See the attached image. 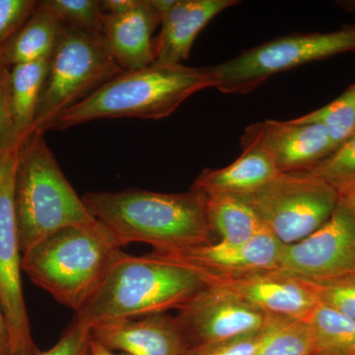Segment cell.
<instances>
[{
	"mask_svg": "<svg viewBox=\"0 0 355 355\" xmlns=\"http://www.w3.org/2000/svg\"><path fill=\"white\" fill-rule=\"evenodd\" d=\"M14 202L22 254L62 229L96 220L40 132L30 133L18 148Z\"/></svg>",
	"mask_w": 355,
	"mask_h": 355,
	"instance_id": "cell-5",
	"label": "cell"
},
{
	"mask_svg": "<svg viewBox=\"0 0 355 355\" xmlns=\"http://www.w3.org/2000/svg\"><path fill=\"white\" fill-rule=\"evenodd\" d=\"M207 214L212 235L229 244L251 241L266 229L254 210L237 196L207 197Z\"/></svg>",
	"mask_w": 355,
	"mask_h": 355,
	"instance_id": "cell-21",
	"label": "cell"
},
{
	"mask_svg": "<svg viewBox=\"0 0 355 355\" xmlns=\"http://www.w3.org/2000/svg\"><path fill=\"white\" fill-rule=\"evenodd\" d=\"M18 148L0 158V306L10 335L11 355L39 352L31 334L23 295L22 257L14 202Z\"/></svg>",
	"mask_w": 355,
	"mask_h": 355,
	"instance_id": "cell-9",
	"label": "cell"
},
{
	"mask_svg": "<svg viewBox=\"0 0 355 355\" xmlns=\"http://www.w3.org/2000/svg\"><path fill=\"white\" fill-rule=\"evenodd\" d=\"M140 0H102L103 13L110 15H120L130 12L139 6Z\"/></svg>",
	"mask_w": 355,
	"mask_h": 355,
	"instance_id": "cell-32",
	"label": "cell"
},
{
	"mask_svg": "<svg viewBox=\"0 0 355 355\" xmlns=\"http://www.w3.org/2000/svg\"><path fill=\"white\" fill-rule=\"evenodd\" d=\"M205 284L197 273L149 254L123 253L76 319L88 327L112 320L161 314L183 307Z\"/></svg>",
	"mask_w": 355,
	"mask_h": 355,
	"instance_id": "cell-3",
	"label": "cell"
},
{
	"mask_svg": "<svg viewBox=\"0 0 355 355\" xmlns=\"http://www.w3.org/2000/svg\"><path fill=\"white\" fill-rule=\"evenodd\" d=\"M0 355H11L10 335L6 316L0 306Z\"/></svg>",
	"mask_w": 355,
	"mask_h": 355,
	"instance_id": "cell-33",
	"label": "cell"
},
{
	"mask_svg": "<svg viewBox=\"0 0 355 355\" xmlns=\"http://www.w3.org/2000/svg\"><path fill=\"white\" fill-rule=\"evenodd\" d=\"M92 336V335H91ZM91 352L92 355H127V354H119L113 350L107 349L106 347L97 342L94 338H91Z\"/></svg>",
	"mask_w": 355,
	"mask_h": 355,
	"instance_id": "cell-34",
	"label": "cell"
},
{
	"mask_svg": "<svg viewBox=\"0 0 355 355\" xmlns=\"http://www.w3.org/2000/svg\"><path fill=\"white\" fill-rule=\"evenodd\" d=\"M282 248V243L265 229L251 241L243 244L211 242L148 254L190 268L198 275H231L275 268Z\"/></svg>",
	"mask_w": 355,
	"mask_h": 355,
	"instance_id": "cell-14",
	"label": "cell"
},
{
	"mask_svg": "<svg viewBox=\"0 0 355 355\" xmlns=\"http://www.w3.org/2000/svg\"><path fill=\"white\" fill-rule=\"evenodd\" d=\"M91 328L74 318L58 342L46 352L33 355H92Z\"/></svg>",
	"mask_w": 355,
	"mask_h": 355,
	"instance_id": "cell-30",
	"label": "cell"
},
{
	"mask_svg": "<svg viewBox=\"0 0 355 355\" xmlns=\"http://www.w3.org/2000/svg\"><path fill=\"white\" fill-rule=\"evenodd\" d=\"M111 232L95 220L62 229L22 254V270L58 302L79 311L125 253Z\"/></svg>",
	"mask_w": 355,
	"mask_h": 355,
	"instance_id": "cell-4",
	"label": "cell"
},
{
	"mask_svg": "<svg viewBox=\"0 0 355 355\" xmlns=\"http://www.w3.org/2000/svg\"><path fill=\"white\" fill-rule=\"evenodd\" d=\"M160 16L161 30L154 39L155 62L182 64L191 46L210 21L237 6L236 0H151Z\"/></svg>",
	"mask_w": 355,
	"mask_h": 355,
	"instance_id": "cell-16",
	"label": "cell"
},
{
	"mask_svg": "<svg viewBox=\"0 0 355 355\" xmlns=\"http://www.w3.org/2000/svg\"><path fill=\"white\" fill-rule=\"evenodd\" d=\"M354 51L355 26H345L333 32L280 37L209 69L220 92L248 94L279 72Z\"/></svg>",
	"mask_w": 355,
	"mask_h": 355,
	"instance_id": "cell-7",
	"label": "cell"
},
{
	"mask_svg": "<svg viewBox=\"0 0 355 355\" xmlns=\"http://www.w3.org/2000/svg\"><path fill=\"white\" fill-rule=\"evenodd\" d=\"M318 300L355 321V275L324 282H309Z\"/></svg>",
	"mask_w": 355,
	"mask_h": 355,
	"instance_id": "cell-28",
	"label": "cell"
},
{
	"mask_svg": "<svg viewBox=\"0 0 355 355\" xmlns=\"http://www.w3.org/2000/svg\"><path fill=\"white\" fill-rule=\"evenodd\" d=\"M340 198H343L345 202L349 203V207H352L355 214V191H352V193H347V195L343 196V197Z\"/></svg>",
	"mask_w": 355,
	"mask_h": 355,
	"instance_id": "cell-36",
	"label": "cell"
},
{
	"mask_svg": "<svg viewBox=\"0 0 355 355\" xmlns=\"http://www.w3.org/2000/svg\"><path fill=\"white\" fill-rule=\"evenodd\" d=\"M292 121L323 125L338 148L355 135V83L326 106Z\"/></svg>",
	"mask_w": 355,
	"mask_h": 355,
	"instance_id": "cell-23",
	"label": "cell"
},
{
	"mask_svg": "<svg viewBox=\"0 0 355 355\" xmlns=\"http://www.w3.org/2000/svg\"><path fill=\"white\" fill-rule=\"evenodd\" d=\"M275 270L309 282L355 275V214L340 198L334 214L304 239L282 245Z\"/></svg>",
	"mask_w": 355,
	"mask_h": 355,
	"instance_id": "cell-10",
	"label": "cell"
},
{
	"mask_svg": "<svg viewBox=\"0 0 355 355\" xmlns=\"http://www.w3.org/2000/svg\"><path fill=\"white\" fill-rule=\"evenodd\" d=\"M336 4L343 10L355 13V0H342V1H336Z\"/></svg>",
	"mask_w": 355,
	"mask_h": 355,
	"instance_id": "cell-35",
	"label": "cell"
},
{
	"mask_svg": "<svg viewBox=\"0 0 355 355\" xmlns=\"http://www.w3.org/2000/svg\"><path fill=\"white\" fill-rule=\"evenodd\" d=\"M91 335L127 355H184L190 349L179 320L167 313L101 322L91 327Z\"/></svg>",
	"mask_w": 355,
	"mask_h": 355,
	"instance_id": "cell-15",
	"label": "cell"
},
{
	"mask_svg": "<svg viewBox=\"0 0 355 355\" xmlns=\"http://www.w3.org/2000/svg\"><path fill=\"white\" fill-rule=\"evenodd\" d=\"M50 58L14 65L9 69V99L16 135L21 144L33 132L48 74Z\"/></svg>",
	"mask_w": 355,
	"mask_h": 355,
	"instance_id": "cell-20",
	"label": "cell"
},
{
	"mask_svg": "<svg viewBox=\"0 0 355 355\" xmlns=\"http://www.w3.org/2000/svg\"><path fill=\"white\" fill-rule=\"evenodd\" d=\"M160 16L151 0H140L130 12L103 13L101 34L123 71L146 69L155 62L153 33Z\"/></svg>",
	"mask_w": 355,
	"mask_h": 355,
	"instance_id": "cell-17",
	"label": "cell"
},
{
	"mask_svg": "<svg viewBox=\"0 0 355 355\" xmlns=\"http://www.w3.org/2000/svg\"><path fill=\"white\" fill-rule=\"evenodd\" d=\"M242 146L261 147L279 173L308 171L335 150L326 128L319 123L266 120L245 130Z\"/></svg>",
	"mask_w": 355,
	"mask_h": 355,
	"instance_id": "cell-13",
	"label": "cell"
},
{
	"mask_svg": "<svg viewBox=\"0 0 355 355\" xmlns=\"http://www.w3.org/2000/svg\"><path fill=\"white\" fill-rule=\"evenodd\" d=\"M282 320L286 319L277 318L263 330L250 335L191 347L184 355H256L266 338Z\"/></svg>",
	"mask_w": 355,
	"mask_h": 355,
	"instance_id": "cell-27",
	"label": "cell"
},
{
	"mask_svg": "<svg viewBox=\"0 0 355 355\" xmlns=\"http://www.w3.org/2000/svg\"><path fill=\"white\" fill-rule=\"evenodd\" d=\"M256 355H318L309 319L282 320Z\"/></svg>",
	"mask_w": 355,
	"mask_h": 355,
	"instance_id": "cell-24",
	"label": "cell"
},
{
	"mask_svg": "<svg viewBox=\"0 0 355 355\" xmlns=\"http://www.w3.org/2000/svg\"><path fill=\"white\" fill-rule=\"evenodd\" d=\"M9 69L0 62V158L11 149L20 146L9 99Z\"/></svg>",
	"mask_w": 355,
	"mask_h": 355,
	"instance_id": "cell-31",
	"label": "cell"
},
{
	"mask_svg": "<svg viewBox=\"0 0 355 355\" xmlns=\"http://www.w3.org/2000/svg\"><path fill=\"white\" fill-rule=\"evenodd\" d=\"M318 355H355V321L322 304L310 315Z\"/></svg>",
	"mask_w": 355,
	"mask_h": 355,
	"instance_id": "cell-22",
	"label": "cell"
},
{
	"mask_svg": "<svg viewBox=\"0 0 355 355\" xmlns=\"http://www.w3.org/2000/svg\"><path fill=\"white\" fill-rule=\"evenodd\" d=\"M214 87L207 67L154 62L123 71L53 121L49 130H65L104 119L161 120L203 89Z\"/></svg>",
	"mask_w": 355,
	"mask_h": 355,
	"instance_id": "cell-2",
	"label": "cell"
},
{
	"mask_svg": "<svg viewBox=\"0 0 355 355\" xmlns=\"http://www.w3.org/2000/svg\"><path fill=\"white\" fill-rule=\"evenodd\" d=\"M198 277L205 286L232 292L270 317L307 319L319 304L307 282L275 268L241 275Z\"/></svg>",
	"mask_w": 355,
	"mask_h": 355,
	"instance_id": "cell-12",
	"label": "cell"
},
{
	"mask_svg": "<svg viewBox=\"0 0 355 355\" xmlns=\"http://www.w3.org/2000/svg\"><path fill=\"white\" fill-rule=\"evenodd\" d=\"M237 197L282 245L300 241L321 227L340 200L333 186L309 171L279 173L261 188Z\"/></svg>",
	"mask_w": 355,
	"mask_h": 355,
	"instance_id": "cell-8",
	"label": "cell"
},
{
	"mask_svg": "<svg viewBox=\"0 0 355 355\" xmlns=\"http://www.w3.org/2000/svg\"><path fill=\"white\" fill-rule=\"evenodd\" d=\"M64 31V25L42 4L0 49V62L10 69L50 58Z\"/></svg>",
	"mask_w": 355,
	"mask_h": 355,
	"instance_id": "cell-19",
	"label": "cell"
},
{
	"mask_svg": "<svg viewBox=\"0 0 355 355\" xmlns=\"http://www.w3.org/2000/svg\"><path fill=\"white\" fill-rule=\"evenodd\" d=\"M41 2L67 27L101 33V0H41Z\"/></svg>",
	"mask_w": 355,
	"mask_h": 355,
	"instance_id": "cell-26",
	"label": "cell"
},
{
	"mask_svg": "<svg viewBox=\"0 0 355 355\" xmlns=\"http://www.w3.org/2000/svg\"><path fill=\"white\" fill-rule=\"evenodd\" d=\"M308 171L333 186L340 197L355 191V135Z\"/></svg>",
	"mask_w": 355,
	"mask_h": 355,
	"instance_id": "cell-25",
	"label": "cell"
},
{
	"mask_svg": "<svg viewBox=\"0 0 355 355\" xmlns=\"http://www.w3.org/2000/svg\"><path fill=\"white\" fill-rule=\"evenodd\" d=\"M123 71L101 33L64 26L62 38L50 58L33 132H46L60 114Z\"/></svg>",
	"mask_w": 355,
	"mask_h": 355,
	"instance_id": "cell-6",
	"label": "cell"
},
{
	"mask_svg": "<svg viewBox=\"0 0 355 355\" xmlns=\"http://www.w3.org/2000/svg\"><path fill=\"white\" fill-rule=\"evenodd\" d=\"M176 317L190 347L250 335L277 319L232 292L210 286L180 308Z\"/></svg>",
	"mask_w": 355,
	"mask_h": 355,
	"instance_id": "cell-11",
	"label": "cell"
},
{
	"mask_svg": "<svg viewBox=\"0 0 355 355\" xmlns=\"http://www.w3.org/2000/svg\"><path fill=\"white\" fill-rule=\"evenodd\" d=\"M84 205L121 247L150 245L169 252L214 242L207 196L200 191L165 193L128 189L84 193Z\"/></svg>",
	"mask_w": 355,
	"mask_h": 355,
	"instance_id": "cell-1",
	"label": "cell"
},
{
	"mask_svg": "<svg viewBox=\"0 0 355 355\" xmlns=\"http://www.w3.org/2000/svg\"><path fill=\"white\" fill-rule=\"evenodd\" d=\"M38 0H0V49L38 6Z\"/></svg>",
	"mask_w": 355,
	"mask_h": 355,
	"instance_id": "cell-29",
	"label": "cell"
},
{
	"mask_svg": "<svg viewBox=\"0 0 355 355\" xmlns=\"http://www.w3.org/2000/svg\"><path fill=\"white\" fill-rule=\"evenodd\" d=\"M237 160L220 169H205L193 182L191 190L207 197L241 196L251 193L279 174L272 158L261 147L242 146Z\"/></svg>",
	"mask_w": 355,
	"mask_h": 355,
	"instance_id": "cell-18",
	"label": "cell"
}]
</instances>
